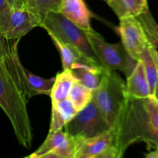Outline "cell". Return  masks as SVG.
I'll use <instances>...</instances> for the list:
<instances>
[{
    "mask_svg": "<svg viewBox=\"0 0 158 158\" xmlns=\"http://www.w3.org/2000/svg\"><path fill=\"white\" fill-rule=\"evenodd\" d=\"M119 19L118 31L122 44L128 55L137 62L149 43L143 26L137 17L127 16Z\"/></svg>",
    "mask_w": 158,
    "mask_h": 158,
    "instance_id": "obj_8",
    "label": "cell"
},
{
    "mask_svg": "<svg viewBox=\"0 0 158 158\" xmlns=\"http://www.w3.org/2000/svg\"><path fill=\"white\" fill-rule=\"evenodd\" d=\"M148 50H149L150 53H151V56H152L153 60H154V63H155L156 66H157V69L158 71V50L157 49H156L155 48L152 46V45L150 44V43H148Z\"/></svg>",
    "mask_w": 158,
    "mask_h": 158,
    "instance_id": "obj_27",
    "label": "cell"
},
{
    "mask_svg": "<svg viewBox=\"0 0 158 158\" xmlns=\"http://www.w3.org/2000/svg\"><path fill=\"white\" fill-rule=\"evenodd\" d=\"M43 19L27 9H12L3 35L9 40H19L35 27H41Z\"/></svg>",
    "mask_w": 158,
    "mask_h": 158,
    "instance_id": "obj_9",
    "label": "cell"
},
{
    "mask_svg": "<svg viewBox=\"0 0 158 158\" xmlns=\"http://www.w3.org/2000/svg\"><path fill=\"white\" fill-rule=\"evenodd\" d=\"M78 138L70 137L63 131L49 132L45 141L29 158H75Z\"/></svg>",
    "mask_w": 158,
    "mask_h": 158,
    "instance_id": "obj_7",
    "label": "cell"
},
{
    "mask_svg": "<svg viewBox=\"0 0 158 158\" xmlns=\"http://www.w3.org/2000/svg\"><path fill=\"white\" fill-rule=\"evenodd\" d=\"M106 2L119 19L137 17L149 9L148 0H108Z\"/></svg>",
    "mask_w": 158,
    "mask_h": 158,
    "instance_id": "obj_15",
    "label": "cell"
},
{
    "mask_svg": "<svg viewBox=\"0 0 158 158\" xmlns=\"http://www.w3.org/2000/svg\"><path fill=\"white\" fill-rule=\"evenodd\" d=\"M154 98L157 100V101L158 102V81H157V86H156V89H155V92H154Z\"/></svg>",
    "mask_w": 158,
    "mask_h": 158,
    "instance_id": "obj_29",
    "label": "cell"
},
{
    "mask_svg": "<svg viewBox=\"0 0 158 158\" xmlns=\"http://www.w3.org/2000/svg\"><path fill=\"white\" fill-rule=\"evenodd\" d=\"M93 95L94 90L86 87L77 80H75L71 86L68 97L78 112L86 107L92 101Z\"/></svg>",
    "mask_w": 158,
    "mask_h": 158,
    "instance_id": "obj_18",
    "label": "cell"
},
{
    "mask_svg": "<svg viewBox=\"0 0 158 158\" xmlns=\"http://www.w3.org/2000/svg\"><path fill=\"white\" fill-rule=\"evenodd\" d=\"M105 1H106V2H107V1H108V0H105Z\"/></svg>",
    "mask_w": 158,
    "mask_h": 158,
    "instance_id": "obj_30",
    "label": "cell"
},
{
    "mask_svg": "<svg viewBox=\"0 0 158 158\" xmlns=\"http://www.w3.org/2000/svg\"><path fill=\"white\" fill-rule=\"evenodd\" d=\"M12 9H13L8 0H0V33L2 35L7 26Z\"/></svg>",
    "mask_w": 158,
    "mask_h": 158,
    "instance_id": "obj_25",
    "label": "cell"
},
{
    "mask_svg": "<svg viewBox=\"0 0 158 158\" xmlns=\"http://www.w3.org/2000/svg\"><path fill=\"white\" fill-rule=\"evenodd\" d=\"M50 38L52 40V43L56 46V49H58L59 52H60L63 69H69L71 66L75 63H83L91 65L73 48L70 47L68 45L64 44L60 40L56 39L55 37L50 36Z\"/></svg>",
    "mask_w": 158,
    "mask_h": 158,
    "instance_id": "obj_19",
    "label": "cell"
},
{
    "mask_svg": "<svg viewBox=\"0 0 158 158\" xmlns=\"http://www.w3.org/2000/svg\"><path fill=\"white\" fill-rule=\"evenodd\" d=\"M77 114V110L69 97L60 101L52 102V114L49 132L62 130L73 120Z\"/></svg>",
    "mask_w": 158,
    "mask_h": 158,
    "instance_id": "obj_14",
    "label": "cell"
},
{
    "mask_svg": "<svg viewBox=\"0 0 158 158\" xmlns=\"http://www.w3.org/2000/svg\"><path fill=\"white\" fill-rule=\"evenodd\" d=\"M88 40L100 64L109 71L120 70L127 77L131 73L137 61L133 60L122 43H110L95 30L86 32Z\"/></svg>",
    "mask_w": 158,
    "mask_h": 158,
    "instance_id": "obj_5",
    "label": "cell"
},
{
    "mask_svg": "<svg viewBox=\"0 0 158 158\" xmlns=\"http://www.w3.org/2000/svg\"><path fill=\"white\" fill-rule=\"evenodd\" d=\"M63 0H26V9L33 12L43 20L48 12H60Z\"/></svg>",
    "mask_w": 158,
    "mask_h": 158,
    "instance_id": "obj_20",
    "label": "cell"
},
{
    "mask_svg": "<svg viewBox=\"0 0 158 158\" xmlns=\"http://www.w3.org/2000/svg\"><path fill=\"white\" fill-rule=\"evenodd\" d=\"M13 9H26V0H8Z\"/></svg>",
    "mask_w": 158,
    "mask_h": 158,
    "instance_id": "obj_26",
    "label": "cell"
},
{
    "mask_svg": "<svg viewBox=\"0 0 158 158\" xmlns=\"http://www.w3.org/2000/svg\"><path fill=\"white\" fill-rule=\"evenodd\" d=\"M27 102L2 60L0 62V107L10 120L19 143L29 149L32 132Z\"/></svg>",
    "mask_w": 158,
    "mask_h": 158,
    "instance_id": "obj_2",
    "label": "cell"
},
{
    "mask_svg": "<svg viewBox=\"0 0 158 158\" xmlns=\"http://www.w3.org/2000/svg\"><path fill=\"white\" fill-rule=\"evenodd\" d=\"M64 127L68 135L80 139L93 137L110 128L93 100Z\"/></svg>",
    "mask_w": 158,
    "mask_h": 158,
    "instance_id": "obj_6",
    "label": "cell"
},
{
    "mask_svg": "<svg viewBox=\"0 0 158 158\" xmlns=\"http://www.w3.org/2000/svg\"><path fill=\"white\" fill-rule=\"evenodd\" d=\"M41 27L53 36L77 50L91 65L101 66L88 40L86 32L76 26L60 12H48Z\"/></svg>",
    "mask_w": 158,
    "mask_h": 158,
    "instance_id": "obj_3",
    "label": "cell"
},
{
    "mask_svg": "<svg viewBox=\"0 0 158 158\" xmlns=\"http://www.w3.org/2000/svg\"><path fill=\"white\" fill-rule=\"evenodd\" d=\"M126 97V83L114 71L106 70L100 85L94 90L92 100L110 127L114 125Z\"/></svg>",
    "mask_w": 158,
    "mask_h": 158,
    "instance_id": "obj_4",
    "label": "cell"
},
{
    "mask_svg": "<svg viewBox=\"0 0 158 158\" xmlns=\"http://www.w3.org/2000/svg\"><path fill=\"white\" fill-rule=\"evenodd\" d=\"M114 139L115 133L112 127L93 137L78 138L75 158H101L102 155L114 145Z\"/></svg>",
    "mask_w": 158,
    "mask_h": 158,
    "instance_id": "obj_10",
    "label": "cell"
},
{
    "mask_svg": "<svg viewBox=\"0 0 158 158\" xmlns=\"http://www.w3.org/2000/svg\"><path fill=\"white\" fill-rule=\"evenodd\" d=\"M146 158H158V146L156 147V149L154 151L148 153L145 155Z\"/></svg>",
    "mask_w": 158,
    "mask_h": 158,
    "instance_id": "obj_28",
    "label": "cell"
},
{
    "mask_svg": "<svg viewBox=\"0 0 158 158\" xmlns=\"http://www.w3.org/2000/svg\"><path fill=\"white\" fill-rule=\"evenodd\" d=\"M69 69L77 81L92 90L98 87L106 70L102 66L83 63H75Z\"/></svg>",
    "mask_w": 158,
    "mask_h": 158,
    "instance_id": "obj_13",
    "label": "cell"
},
{
    "mask_svg": "<svg viewBox=\"0 0 158 158\" xmlns=\"http://www.w3.org/2000/svg\"><path fill=\"white\" fill-rule=\"evenodd\" d=\"M140 60H141L143 63L147 80H148V84H149L151 96L154 97L158 81V71L155 63H154L148 47L142 54Z\"/></svg>",
    "mask_w": 158,
    "mask_h": 158,
    "instance_id": "obj_22",
    "label": "cell"
},
{
    "mask_svg": "<svg viewBox=\"0 0 158 158\" xmlns=\"http://www.w3.org/2000/svg\"><path fill=\"white\" fill-rule=\"evenodd\" d=\"M60 12L68 20L86 32H92V13L83 0H63Z\"/></svg>",
    "mask_w": 158,
    "mask_h": 158,
    "instance_id": "obj_11",
    "label": "cell"
},
{
    "mask_svg": "<svg viewBox=\"0 0 158 158\" xmlns=\"http://www.w3.org/2000/svg\"><path fill=\"white\" fill-rule=\"evenodd\" d=\"M77 80L70 69H63L58 73L55 77L50 97L52 102H57L68 98L70 88L73 82Z\"/></svg>",
    "mask_w": 158,
    "mask_h": 158,
    "instance_id": "obj_17",
    "label": "cell"
},
{
    "mask_svg": "<svg viewBox=\"0 0 158 158\" xmlns=\"http://www.w3.org/2000/svg\"><path fill=\"white\" fill-rule=\"evenodd\" d=\"M19 40H7L2 34L0 33V62L9 54L18 49V43Z\"/></svg>",
    "mask_w": 158,
    "mask_h": 158,
    "instance_id": "obj_24",
    "label": "cell"
},
{
    "mask_svg": "<svg viewBox=\"0 0 158 158\" xmlns=\"http://www.w3.org/2000/svg\"><path fill=\"white\" fill-rule=\"evenodd\" d=\"M111 127L115 133L114 146L120 158L123 157L130 146L137 142H145L155 148L158 146V129L150 121L144 99L127 95Z\"/></svg>",
    "mask_w": 158,
    "mask_h": 158,
    "instance_id": "obj_1",
    "label": "cell"
},
{
    "mask_svg": "<svg viewBox=\"0 0 158 158\" xmlns=\"http://www.w3.org/2000/svg\"><path fill=\"white\" fill-rule=\"evenodd\" d=\"M126 94L128 97L144 99L151 96L143 63L138 60L131 73L127 77Z\"/></svg>",
    "mask_w": 158,
    "mask_h": 158,
    "instance_id": "obj_12",
    "label": "cell"
},
{
    "mask_svg": "<svg viewBox=\"0 0 158 158\" xmlns=\"http://www.w3.org/2000/svg\"><path fill=\"white\" fill-rule=\"evenodd\" d=\"M26 81V97L28 100L32 97L40 94L50 97L51 90L55 78L45 79L32 73L27 69H25Z\"/></svg>",
    "mask_w": 158,
    "mask_h": 158,
    "instance_id": "obj_16",
    "label": "cell"
},
{
    "mask_svg": "<svg viewBox=\"0 0 158 158\" xmlns=\"http://www.w3.org/2000/svg\"><path fill=\"white\" fill-rule=\"evenodd\" d=\"M144 104L151 124L154 127L158 129V102L154 97L150 96L144 98Z\"/></svg>",
    "mask_w": 158,
    "mask_h": 158,
    "instance_id": "obj_23",
    "label": "cell"
},
{
    "mask_svg": "<svg viewBox=\"0 0 158 158\" xmlns=\"http://www.w3.org/2000/svg\"><path fill=\"white\" fill-rule=\"evenodd\" d=\"M137 18L143 26L149 43L158 50V24L149 9L137 16Z\"/></svg>",
    "mask_w": 158,
    "mask_h": 158,
    "instance_id": "obj_21",
    "label": "cell"
}]
</instances>
